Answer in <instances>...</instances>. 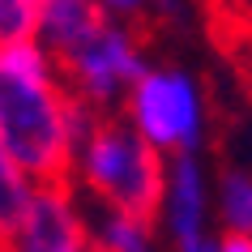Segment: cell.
Wrapping results in <instances>:
<instances>
[{
    "mask_svg": "<svg viewBox=\"0 0 252 252\" xmlns=\"http://www.w3.org/2000/svg\"><path fill=\"white\" fill-rule=\"evenodd\" d=\"M98 116L68 90L39 39L0 43V162L34 184H73L77 150Z\"/></svg>",
    "mask_w": 252,
    "mask_h": 252,
    "instance_id": "cell-1",
    "label": "cell"
},
{
    "mask_svg": "<svg viewBox=\"0 0 252 252\" xmlns=\"http://www.w3.org/2000/svg\"><path fill=\"white\" fill-rule=\"evenodd\" d=\"M167 162L171 158H162L120 111H107L77 150L73 184L77 192L94 197L98 210H124L158 222Z\"/></svg>",
    "mask_w": 252,
    "mask_h": 252,
    "instance_id": "cell-2",
    "label": "cell"
},
{
    "mask_svg": "<svg viewBox=\"0 0 252 252\" xmlns=\"http://www.w3.org/2000/svg\"><path fill=\"white\" fill-rule=\"evenodd\" d=\"M120 116L158 150L162 158L201 154L210 137V98L188 68L180 64H150L146 77L124 98Z\"/></svg>",
    "mask_w": 252,
    "mask_h": 252,
    "instance_id": "cell-3",
    "label": "cell"
},
{
    "mask_svg": "<svg viewBox=\"0 0 252 252\" xmlns=\"http://www.w3.org/2000/svg\"><path fill=\"white\" fill-rule=\"evenodd\" d=\"M56 64L81 103H90L94 111H120L124 98L133 94V86L146 77L150 60L133 22L111 17L94 39H86L77 52H68Z\"/></svg>",
    "mask_w": 252,
    "mask_h": 252,
    "instance_id": "cell-4",
    "label": "cell"
},
{
    "mask_svg": "<svg viewBox=\"0 0 252 252\" xmlns=\"http://www.w3.org/2000/svg\"><path fill=\"white\" fill-rule=\"evenodd\" d=\"M4 231V252H94L77 184H39Z\"/></svg>",
    "mask_w": 252,
    "mask_h": 252,
    "instance_id": "cell-5",
    "label": "cell"
},
{
    "mask_svg": "<svg viewBox=\"0 0 252 252\" xmlns=\"http://www.w3.org/2000/svg\"><path fill=\"white\" fill-rule=\"evenodd\" d=\"M210 214H214V188L205 180L201 154H184V158L167 162V188H162V210L158 226L171 239V248L205 239L210 231Z\"/></svg>",
    "mask_w": 252,
    "mask_h": 252,
    "instance_id": "cell-6",
    "label": "cell"
},
{
    "mask_svg": "<svg viewBox=\"0 0 252 252\" xmlns=\"http://www.w3.org/2000/svg\"><path fill=\"white\" fill-rule=\"evenodd\" d=\"M107 22H111V13H107L98 0H43L34 39H39L56 60H64V56L77 52L86 39H94Z\"/></svg>",
    "mask_w": 252,
    "mask_h": 252,
    "instance_id": "cell-7",
    "label": "cell"
},
{
    "mask_svg": "<svg viewBox=\"0 0 252 252\" xmlns=\"http://www.w3.org/2000/svg\"><path fill=\"white\" fill-rule=\"evenodd\" d=\"M94 252H162L158 222L124 210H94L90 214Z\"/></svg>",
    "mask_w": 252,
    "mask_h": 252,
    "instance_id": "cell-8",
    "label": "cell"
},
{
    "mask_svg": "<svg viewBox=\"0 0 252 252\" xmlns=\"http://www.w3.org/2000/svg\"><path fill=\"white\" fill-rule=\"evenodd\" d=\"M214 214L222 222V235H252V171L248 167H222L218 171Z\"/></svg>",
    "mask_w": 252,
    "mask_h": 252,
    "instance_id": "cell-9",
    "label": "cell"
},
{
    "mask_svg": "<svg viewBox=\"0 0 252 252\" xmlns=\"http://www.w3.org/2000/svg\"><path fill=\"white\" fill-rule=\"evenodd\" d=\"M43 0H0V43L34 39Z\"/></svg>",
    "mask_w": 252,
    "mask_h": 252,
    "instance_id": "cell-10",
    "label": "cell"
},
{
    "mask_svg": "<svg viewBox=\"0 0 252 252\" xmlns=\"http://www.w3.org/2000/svg\"><path fill=\"white\" fill-rule=\"evenodd\" d=\"M34 188H39L34 180H26L9 162H0V226H9L17 214L26 210V201L34 197Z\"/></svg>",
    "mask_w": 252,
    "mask_h": 252,
    "instance_id": "cell-11",
    "label": "cell"
},
{
    "mask_svg": "<svg viewBox=\"0 0 252 252\" xmlns=\"http://www.w3.org/2000/svg\"><path fill=\"white\" fill-rule=\"evenodd\" d=\"M98 4H103L107 13L111 17H120V22H146L150 13H154V0H98Z\"/></svg>",
    "mask_w": 252,
    "mask_h": 252,
    "instance_id": "cell-12",
    "label": "cell"
},
{
    "mask_svg": "<svg viewBox=\"0 0 252 252\" xmlns=\"http://www.w3.org/2000/svg\"><path fill=\"white\" fill-rule=\"evenodd\" d=\"M218 252H252V235H218Z\"/></svg>",
    "mask_w": 252,
    "mask_h": 252,
    "instance_id": "cell-13",
    "label": "cell"
},
{
    "mask_svg": "<svg viewBox=\"0 0 252 252\" xmlns=\"http://www.w3.org/2000/svg\"><path fill=\"white\" fill-rule=\"evenodd\" d=\"M154 17L175 22V17H180V0H154Z\"/></svg>",
    "mask_w": 252,
    "mask_h": 252,
    "instance_id": "cell-14",
    "label": "cell"
},
{
    "mask_svg": "<svg viewBox=\"0 0 252 252\" xmlns=\"http://www.w3.org/2000/svg\"><path fill=\"white\" fill-rule=\"evenodd\" d=\"M175 252H218V239L205 235V239H192V244H180Z\"/></svg>",
    "mask_w": 252,
    "mask_h": 252,
    "instance_id": "cell-15",
    "label": "cell"
}]
</instances>
